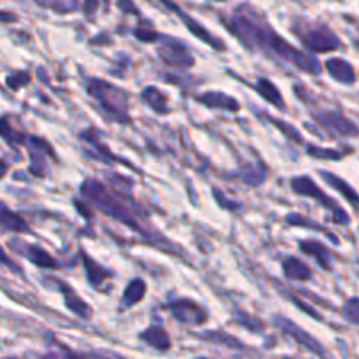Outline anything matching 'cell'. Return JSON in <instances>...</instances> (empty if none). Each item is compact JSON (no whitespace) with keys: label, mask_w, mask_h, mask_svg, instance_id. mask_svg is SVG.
Masks as SVG:
<instances>
[{"label":"cell","mask_w":359,"mask_h":359,"mask_svg":"<svg viewBox=\"0 0 359 359\" xmlns=\"http://www.w3.org/2000/svg\"><path fill=\"white\" fill-rule=\"evenodd\" d=\"M223 23L245 48L258 49L263 55H269L279 62L293 65L302 72L314 74V76L321 72V65L314 56L305 55L293 44H290L286 39L280 37L266 23L265 18L249 4H242L237 9H233L230 16L223 18Z\"/></svg>","instance_id":"cell-1"},{"label":"cell","mask_w":359,"mask_h":359,"mask_svg":"<svg viewBox=\"0 0 359 359\" xmlns=\"http://www.w3.org/2000/svg\"><path fill=\"white\" fill-rule=\"evenodd\" d=\"M81 195H83L84 198L90 200L100 212L114 217V219L126 224V226H130L132 230L142 231L144 233L140 219L137 217L135 207H130L128 203H125L123 200L112 196L102 182L95 181V179H86V181L81 184Z\"/></svg>","instance_id":"cell-2"},{"label":"cell","mask_w":359,"mask_h":359,"mask_svg":"<svg viewBox=\"0 0 359 359\" xmlns=\"http://www.w3.org/2000/svg\"><path fill=\"white\" fill-rule=\"evenodd\" d=\"M86 90L109 118L119 123L130 121L128 95H126V91L119 90L114 84L105 83L104 79H90L86 83Z\"/></svg>","instance_id":"cell-3"},{"label":"cell","mask_w":359,"mask_h":359,"mask_svg":"<svg viewBox=\"0 0 359 359\" xmlns=\"http://www.w3.org/2000/svg\"><path fill=\"white\" fill-rule=\"evenodd\" d=\"M291 30L297 34L302 44L311 53H330L342 48L339 35L325 23H311V21L298 20Z\"/></svg>","instance_id":"cell-4"},{"label":"cell","mask_w":359,"mask_h":359,"mask_svg":"<svg viewBox=\"0 0 359 359\" xmlns=\"http://www.w3.org/2000/svg\"><path fill=\"white\" fill-rule=\"evenodd\" d=\"M291 188H293V191L297 193V195L309 196V198L318 200V202L321 203L325 209H328L330 212H332L333 223L342 224V226L351 224L349 212H347V210H344L335 198H332V196L326 195V193L323 191V189L319 188V186L316 184V182L309 177V175H298V177L291 179Z\"/></svg>","instance_id":"cell-5"},{"label":"cell","mask_w":359,"mask_h":359,"mask_svg":"<svg viewBox=\"0 0 359 359\" xmlns=\"http://www.w3.org/2000/svg\"><path fill=\"white\" fill-rule=\"evenodd\" d=\"M158 42H160V46H158V56L168 67H174V69H189L195 63V58L191 56L189 49L182 42H179L177 39L160 35Z\"/></svg>","instance_id":"cell-6"},{"label":"cell","mask_w":359,"mask_h":359,"mask_svg":"<svg viewBox=\"0 0 359 359\" xmlns=\"http://www.w3.org/2000/svg\"><path fill=\"white\" fill-rule=\"evenodd\" d=\"M314 118L326 132L339 137H359V126L340 111H319Z\"/></svg>","instance_id":"cell-7"},{"label":"cell","mask_w":359,"mask_h":359,"mask_svg":"<svg viewBox=\"0 0 359 359\" xmlns=\"http://www.w3.org/2000/svg\"><path fill=\"white\" fill-rule=\"evenodd\" d=\"M163 4H165V7H168V9L172 11V13L177 14L179 20H181L182 23H184V27L188 28V30L191 32V34L195 35V37H198L200 41L205 42V44H209L210 48L217 49V51L224 49V44L219 41V39L216 37V35H212L209 30H207V28H203L202 23H200V21H196L195 18H191V16H189V14H186L184 11H182L181 7L177 6V4H174V2H172V0H163Z\"/></svg>","instance_id":"cell-8"},{"label":"cell","mask_w":359,"mask_h":359,"mask_svg":"<svg viewBox=\"0 0 359 359\" xmlns=\"http://www.w3.org/2000/svg\"><path fill=\"white\" fill-rule=\"evenodd\" d=\"M168 311L174 314L177 321L186 323V325H202L205 323L207 314L198 304L191 300H177L168 305Z\"/></svg>","instance_id":"cell-9"},{"label":"cell","mask_w":359,"mask_h":359,"mask_svg":"<svg viewBox=\"0 0 359 359\" xmlns=\"http://www.w3.org/2000/svg\"><path fill=\"white\" fill-rule=\"evenodd\" d=\"M27 146L30 149L32 163L30 170L34 172L35 175H44L46 174V156H53L51 147L48 146V142L39 137H28Z\"/></svg>","instance_id":"cell-10"},{"label":"cell","mask_w":359,"mask_h":359,"mask_svg":"<svg viewBox=\"0 0 359 359\" xmlns=\"http://www.w3.org/2000/svg\"><path fill=\"white\" fill-rule=\"evenodd\" d=\"M325 69L337 83L340 84H346V86H351V84L356 83L358 79V74L356 69L353 67V63L347 62L344 58H330L328 62L325 63Z\"/></svg>","instance_id":"cell-11"},{"label":"cell","mask_w":359,"mask_h":359,"mask_svg":"<svg viewBox=\"0 0 359 359\" xmlns=\"http://www.w3.org/2000/svg\"><path fill=\"white\" fill-rule=\"evenodd\" d=\"M319 175H321V177L325 179L333 189H337V191H339L340 195H342L344 198H346L347 202H349L351 205H353L359 212V193L349 184V182L344 181L342 177H339V175L332 174V172L328 170H319Z\"/></svg>","instance_id":"cell-12"},{"label":"cell","mask_w":359,"mask_h":359,"mask_svg":"<svg viewBox=\"0 0 359 359\" xmlns=\"http://www.w3.org/2000/svg\"><path fill=\"white\" fill-rule=\"evenodd\" d=\"M196 102H200V104L207 105L210 109H221V111L237 112L241 109V104L233 97H230L226 93H219V91H209V93L198 95Z\"/></svg>","instance_id":"cell-13"},{"label":"cell","mask_w":359,"mask_h":359,"mask_svg":"<svg viewBox=\"0 0 359 359\" xmlns=\"http://www.w3.org/2000/svg\"><path fill=\"white\" fill-rule=\"evenodd\" d=\"M300 249L302 252H305V255L316 258V262H318L319 266H323L325 270H332L333 256L325 244H321L319 241H312V238H309V241L300 242Z\"/></svg>","instance_id":"cell-14"},{"label":"cell","mask_w":359,"mask_h":359,"mask_svg":"<svg viewBox=\"0 0 359 359\" xmlns=\"http://www.w3.org/2000/svg\"><path fill=\"white\" fill-rule=\"evenodd\" d=\"M277 323H279V325L283 326L284 332H287V335L293 337V339L297 340V342H300L302 346L307 347L309 351H312V353H316V354H318V356H321V354H323V347L319 346V344L316 342V340L312 339L311 335H307V333H305L304 330H300L297 325H293V323L286 321V319H284V318H280Z\"/></svg>","instance_id":"cell-15"},{"label":"cell","mask_w":359,"mask_h":359,"mask_svg":"<svg viewBox=\"0 0 359 359\" xmlns=\"http://www.w3.org/2000/svg\"><path fill=\"white\" fill-rule=\"evenodd\" d=\"M255 90L258 91L259 97L265 98L269 104L276 105V107H279V109H286V102H284L283 95H280V90L270 79L259 77L258 83L255 84Z\"/></svg>","instance_id":"cell-16"},{"label":"cell","mask_w":359,"mask_h":359,"mask_svg":"<svg viewBox=\"0 0 359 359\" xmlns=\"http://www.w3.org/2000/svg\"><path fill=\"white\" fill-rule=\"evenodd\" d=\"M283 272L287 279L298 280V283H305V280L312 279V270L304 262L298 258H286L283 263Z\"/></svg>","instance_id":"cell-17"},{"label":"cell","mask_w":359,"mask_h":359,"mask_svg":"<svg viewBox=\"0 0 359 359\" xmlns=\"http://www.w3.org/2000/svg\"><path fill=\"white\" fill-rule=\"evenodd\" d=\"M142 100L153 109L158 114H167L168 112V98L167 95L161 90L154 86H147L146 90L142 91Z\"/></svg>","instance_id":"cell-18"},{"label":"cell","mask_w":359,"mask_h":359,"mask_svg":"<svg viewBox=\"0 0 359 359\" xmlns=\"http://www.w3.org/2000/svg\"><path fill=\"white\" fill-rule=\"evenodd\" d=\"M23 255L27 256L34 265L42 266V269H56V266H60L58 262H56L51 255H48L44 249L37 248V245H25Z\"/></svg>","instance_id":"cell-19"},{"label":"cell","mask_w":359,"mask_h":359,"mask_svg":"<svg viewBox=\"0 0 359 359\" xmlns=\"http://www.w3.org/2000/svg\"><path fill=\"white\" fill-rule=\"evenodd\" d=\"M146 290H147L146 283H144L142 279H133L132 283L126 286L125 293H123V300H121L123 307L130 309L135 304H139V302L146 297Z\"/></svg>","instance_id":"cell-20"},{"label":"cell","mask_w":359,"mask_h":359,"mask_svg":"<svg viewBox=\"0 0 359 359\" xmlns=\"http://www.w3.org/2000/svg\"><path fill=\"white\" fill-rule=\"evenodd\" d=\"M140 337H142L144 342H147L149 346L156 347V349H160V351H167L168 347H170L168 335L165 333V330L160 328V326H153V328L146 330V332H144Z\"/></svg>","instance_id":"cell-21"},{"label":"cell","mask_w":359,"mask_h":359,"mask_svg":"<svg viewBox=\"0 0 359 359\" xmlns=\"http://www.w3.org/2000/svg\"><path fill=\"white\" fill-rule=\"evenodd\" d=\"M83 262H84V270H86L88 280H90L93 286H100L105 279H107V270L104 266H100L98 263H95L93 259L88 255L83 252Z\"/></svg>","instance_id":"cell-22"},{"label":"cell","mask_w":359,"mask_h":359,"mask_svg":"<svg viewBox=\"0 0 359 359\" xmlns=\"http://www.w3.org/2000/svg\"><path fill=\"white\" fill-rule=\"evenodd\" d=\"M0 226H4L6 230H13V231H25L28 230L25 221L21 219L20 216H16L14 212H11L9 209L0 205Z\"/></svg>","instance_id":"cell-23"},{"label":"cell","mask_w":359,"mask_h":359,"mask_svg":"<svg viewBox=\"0 0 359 359\" xmlns=\"http://www.w3.org/2000/svg\"><path fill=\"white\" fill-rule=\"evenodd\" d=\"M0 135H2L4 140H7L9 144H20V142H27L25 135H21L18 130H14L11 126V123L7 119H0Z\"/></svg>","instance_id":"cell-24"},{"label":"cell","mask_w":359,"mask_h":359,"mask_svg":"<svg viewBox=\"0 0 359 359\" xmlns=\"http://www.w3.org/2000/svg\"><path fill=\"white\" fill-rule=\"evenodd\" d=\"M309 154L319 160H342L347 154V151H339V149H321V147L316 146H307Z\"/></svg>","instance_id":"cell-25"},{"label":"cell","mask_w":359,"mask_h":359,"mask_svg":"<svg viewBox=\"0 0 359 359\" xmlns=\"http://www.w3.org/2000/svg\"><path fill=\"white\" fill-rule=\"evenodd\" d=\"M342 316L346 321H349L351 325L359 326V298L354 297L351 300L346 302V305L342 307Z\"/></svg>","instance_id":"cell-26"},{"label":"cell","mask_w":359,"mask_h":359,"mask_svg":"<svg viewBox=\"0 0 359 359\" xmlns=\"http://www.w3.org/2000/svg\"><path fill=\"white\" fill-rule=\"evenodd\" d=\"M28 79H30V76H28L27 72L14 74V76L7 77V84H9L11 88H14V90H18L20 86H25V84H28Z\"/></svg>","instance_id":"cell-27"},{"label":"cell","mask_w":359,"mask_h":359,"mask_svg":"<svg viewBox=\"0 0 359 359\" xmlns=\"http://www.w3.org/2000/svg\"><path fill=\"white\" fill-rule=\"evenodd\" d=\"M100 0H83V13L86 18H93L97 14Z\"/></svg>","instance_id":"cell-28"},{"label":"cell","mask_w":359,"mask_h":359,"mask_svg":"<svg viewBox=\"0 0 359 359\" xmlns=\"http://www.w3.org/2000/svg\"><path fill=\"white\" fill-rule=\"evenodd\" d=\"M118 6H119V9L123 11V13L135 14V16H139V14H140V11L137 9L135 4H133V0H118Z\"/></svg>","instance_id":"cell-29"},{"label":"cell","mask_w":359,"mask_h":359,"mask_svg":"<svg viewBox=\"0 0 359 359\" xmlns=\"http://www.w3.org/2000/svg\"><path fill=\"white\" fill-rule=\"evenodd\" d=\"M39 6H44V7H53V9H60L58 7V0H35Z\"/></svg>","instance_id":"cell-30"},{"label":"cell","mask_w":359,"mask_h":359,"mask_svg":"<svg viewBox=\"0 0 359 359\" xmlns=\"http://www.w3.org/2000/svg\"><path fill=\"white\" fill-rule=\"evenodd\" d=\"M16 20V16L11 13H0V21H14Z\"/></svg>","instance_id":"cell-31"},{"label":"cell","mask_w":359,"mask_h":359,"mask_svg":"<svg viewBox=\"0 0 359 359\" xmlns=\"http://www.w3.org/2000/svg\"><path fill=\"white\" fill-rule=\"evenodd\" d=\"M6 172H7V165L4 163L2 160H0V179H2L4 175H6Z\"/></svg>","instance_id":"cell-32"},{"label":"cell","mask_w":359,"mask_h":359,"mask_svg":"<svg viewBox=\"0 0 359 359\" xmlns=\"http://www.w3.org/2000/svg\"><path fill=\"white\" fill-rule=\"evenodd\" d=\"M214 2H223V0H214Z\"/></svg>","instance_id":"cell-33"},{"label":"cell","mask_w":359,"mask_h":359,"mask_svg":"<svg viewBox=\"0 0 359 359\" xmlns=\"http://www.w3.org/2000/svg\"><path fill=\"white\" fill-rule=\"evenodd\" d=\"M358 32H359V28H358Z\"/></svg>","instance_id":"cell-34"}]
</instances>
